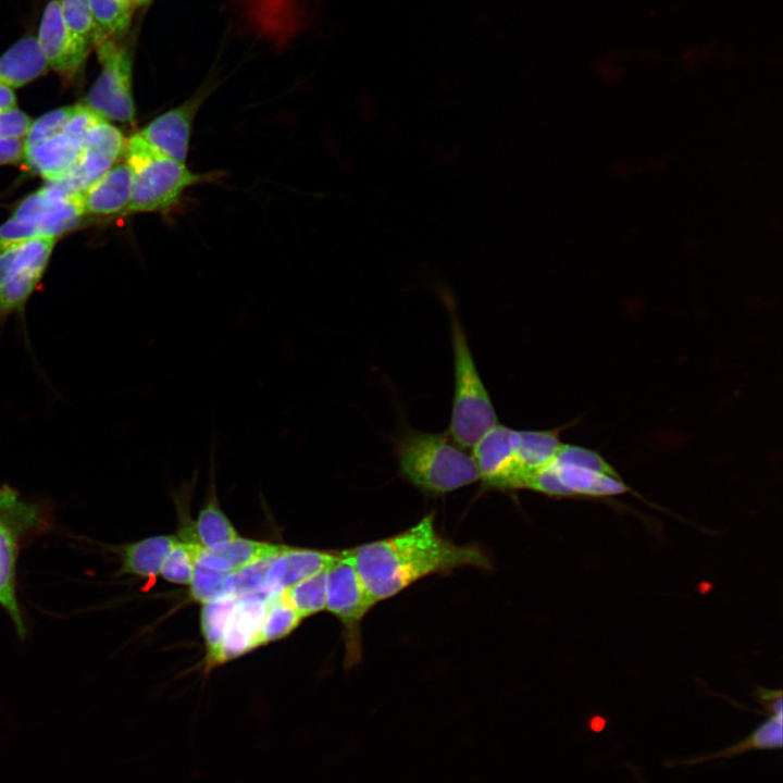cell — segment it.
Instances as JSON below:
<instances>
[{"instance_id":"cell-1","label":"cell","mask_w":783,"mask_h":783,"mask_svg":"<svg viewBox=\"0 0 783 783\" xmlns=\"http://www.w3.org/2000/svg\"><path fill=\"white\" fill-rule=\"evenodd\" d=\"M346 552L376 604L430 575L448 574L464 567L493 569L490 558L478 545H458L439 534L433 513L402 532Z\"/></svg>"},{"instance_id":"cell-2","label":"cell","mask_w":783,"mask_h":783,"mask_svg":"<svg viewBox=\"0 0 783 783\" xmlns=\"http://www.w3.org/2000/svg\"><path fill=\"white\" fill-rule=\"evenodd\" d=\"M562 428L515 430L497 423L471 449L484 488L523 489L525 481L547 463L562 444Z\"/></svg>"},{"instance_id":"cell-3","label":"cell","mask_w":783,"mask_h":783,"mask_svg":"<svg viewBox=\"0 0 783 783\" xmlns=\"http://www.w3.org/2000/svg\"><path fill=\"white\" fill-rule=\"evenodd\" d=\"M400 475L428 495H445L480 481L472 453L446 433L405 427L393 440Z\"/></svg>"},{"instance_id":"cell-4","label":"cell","mask_w":783,"mask_h":783,"mask_svg":"<svg viewBox=\"0 0 783 783\" xmlns=\"http://www.w3.org/2000/svg\"><path fill=\"white\" fill-rule=\"evenodd\" d=\"M450 316L453 395L447 434L461 447H472L497 423L492 398L480 375L455 304L445 297Z\"/></svg>"},{"instance_id":"cell-5","label":"cell","mask_w":783,"mask_h":783,"mask_svg":"<svg viewBox=\"0 0 783 783\" xmlns=\"http://www.w3.org/2000/svg\"><path fill=\"white\" fill-rule=\"evenodd\" d=\"M123 154L133 171L132 196L125 213L165 211L187 188L212 176L194 173L185 163L163 156L138 133L126 140Z\"/></svg>"},{"instance_id":"cell-6","label":"cell","mask_w":783,"mask_h":783,"mask_svg":"<svg viewBox=\"0 0 783 783\" xmlns=\"http://www.w3.org/2000/svg\"><path fill=\"white\" fill-rule=\"evenodd\" d=\"M548 496H613L627 492L618 472L598 452L561 444L551 459L524 483Z\"/></svg>"},{"instance_id":"cell-7","label":"cell","mask_w":783,"mask_h":783,"mask_svg":"<svg viewBox=\"0 0 783 783\" xmlns=\"http://www.w3.org/2000/svg\"><path fill=\"white\" fill-rule=\"evenodd\" d=\"M375 605L350 557L341 550L339 558L327 570L325 610L335 616L343 626L345 667L348 669L361 660V622Z\"/></svg>"},{"instance_id":"cell-8","label":"cell","mask_w":783,"mask_h":783,"mask_svg":"<svg viewBox=\"0 0 783 783\" xmlns=\"http://www.w3.org/2000/svg\"><path fill=\"white\" fill-rule=\"evenodd\" d=\"M94 47L101 71L84 103L108 121L132 123L135 103L130 52L116 38H100Z\"/></svg>"},{"instance_id":"cell-9","label":"cell","mask_w":783,"mask_h":783,"mask_svg":"<svg viewBox=\"0 0 783 783\" xmlns=\"http://www.w3.org/2000/svg\"><path fill=\"white\" fill-rule=\"evenodd\" d=\"M40 523L37 506L21 500L8 486L0 488V605L10 614L21 637L25 635V626L15 595L18 544Z\"/></svg>"},{"instance_id":"cell-10","label":"cell","mask_w":783,"mask_h":783,"mask_svg":"<svg viewBox=\"0 0 783 783\" xmlns=\"http://www.w3.org/2000/svg\"><path fill=\"white\" fill-rule=\"evenodd\" d=\"M85 215L82 195H67L51 183L23 199L12 217L37 224L47 236L74 228Z\"/></svg>"},{"instance_id":"cell-11","label":"cell","mask_w":783,"mask_h":783,"mask_svg":"<svg viewBox=\"0 0 783 783\" xmlns=\"http://www.w3.org/2000/svg\"><path fill=\"white\" fill-rule=\"evenodd\" d=\"M209 95V87L199 89L182 104L148 123L138 135L165 157L185 163L194 119Z\"/></svg>"},{"instance_id":"cell-12","label":"cell","mask_w":783,"mask_h":783,"mask_svg":"<svg viewBox=\"0 0 783 783\" xmlns=\"http://www.w3.org/2000/svg\"><path fill=\"white\" fill-rule=\"evenodd\" d=\"M37 39L49 67L67 80L78 74L91 49L76 40L66 28L60 0L47 3Z\"/></svg>"},{"instance_id":"cell-13","label":"cell","mask_w":783,"mask_h":783,"mask_svg":"<svg viewBox=\"0 0 783 783\" xmlns=\"http://www.w3.org/2000/svg\"><path fill=\"white\" fill-rule=\"evenodd\" d=\"M270 594H247L237 597L222 638L219 664L258 647V637Z\"/></svg>"},{"instance_id":"cell-14","label":"cell","mask_w":783,"mask_h":783,"mask_svg":"<svg viewBox=\"0 0 783 783\" xmlns=\"http://www.w3.org/2000/svg\"><path fill=\"white\" fill-rule=\"evenodd\" d=\"M339 556L340 551L283 546L270 561L266 594H279L311 575L328 570Z\"/></svg>"},{"instance_id":"cell-15","label":"cell","mask_w":783,"mask_h":783,"mask_svg":"<svg viewBox=\"0 0 783 783\" xmlns=\"http://www.w3.org/2000/svg\"><path fill=\"white\" fill-rule=\"evenodd\" d=\"M133 186V171L124 161L113 165L82 194L85 215H112L125 212Z\"/></svg>"},{"instance_id":"cell-16","label":"cell","mask_w":783,"mask_h":783,"mask_svg":"<svg viewBox=\"0 0 783 783\" xmlns=\"http://www.w3.org/2000/svg\"><path fill=\"white\" fill-rule=\"evenodd\" d=\"M80 151V139L60 133L24 149L23 161L49 182L63 176L76 162Z\"/></svg>"},{"instance_id":"cell-17","label":"cell","mask_w":783,"mask_h":783,"mask_svg":"<svg viewBox=\"0 0 783 783\" xmlns=\"http://www.w3.org/2000/svg\"><path fill=\"white\" fill-rule=\"evenodd\" d=\"M49 69L37 37L25 36L0 57V84L11 89L20 88Z\"/></svg>"},{"instance_id":"cell-18","label":"cell","mask_w":783,"mask_h":783,"mask_svg":"<svg viewBox=\"0 0 783 783\" xmlns=\"http://www.w3.org/2000/svg\"><path fill=\"white\" fill-rule=\"evenodd\" d=\"M215 475V451L212 448L206 499L192 525L195 538L202 549L212 548L238 537L236 529L220 506Z\"/></svg>"},{"instance_id":"cell-19","label":"cell","mask_w":783,"mask_h":783,"mask_svg":"<svg viewBox=\"0 0 783 783\" xmlns=\"http://www.w3.org/2000/svg\"><path fill=\"white\" fill-rule=\"evenodd\" d=\"M283 546L239 536L222 545L202 549L198 563L222 572H233L264 558L275 556Z\"/></svg>"},{"instance_id":"cell-20","label":"cell","mask_w":783,"mask_h":783,"mask_svg":"<svg viewBox=\"0 0 783 783\" xmlns=\"http://www.w3.org/2000/svg\"><path fill=\"white\" fill-rule=\"evenodd\" d=\"M176 542V535H158L123 546L121 571L144 579H154L160 574L162 564Z\"/></svg>"},{"instance_id":"cell-21","label":"cell","mask_w":783,"mask_h":783,"mask_svg":"<svg viewBox=\"0 0 783 783\" xmlns=\"http://www.w3.org/2000/svg\"><path fill=\"white\" fill-rule=\"evenodd\" d=\"M57 237H35L0 252V286L14 276L33 269L46 270Z\"/></svg>"},{"instance_id":"cell-22","label":"cell","mask_w":783,"mask_h":783,"mask_svg":"<svg viewBox=\"0 0 783 783\" xmlns=\"http://www.w3.org/2000/svg\"><path fill=\"white\" fill-rule=\"evenodd\" d=\"M237 597L226 595L202 604L200 630L207 648L206 669L219 664V654L228 619L236 605Z\"/></svg>"},{"instance_id":"cell-23","label":"cell","mask_w":783,"mask_h":783,"mask_svg":"<svg viewBox=\"0 0 783 783\" xmlns=\"http://www.w3.org/2000/svg\"><path fill=\"white\" fill-rule=\"evenodd\" d=\"M115 160L97 150L82 148L72 167L60 178L49 181L67 195L83 194L113 165Z\"/></svg>"},{"instance_id":"cell-24","label":"cell","mask_w":783,"mask_h":783,"mask_svg":"<svg viewBox=\"0 0 783 783\" xmlns=\"http://www.w3.org/2000/svg\"><path fill=\"white\" fill-rule=\"evenodd\" d=\"M301 620V616L288 602L283 593L270 594L258 637V646L286 637L297 629Z\"/></svg>"},{"instance_id":"cell-25","label":"cell","mask_w":783,"mask_h":783,"mask_svg":"<svg viewBox=\"0 0 783 783\" xmlns=\"http://www.w3.org/2000/svg\"><path fill=\"white\" fill-rule=\"evenodd\" d=\"M98 26L100 38L120 39L129 28L133 0H86Z\"/></svg>"},{"instance_id":"cell-26","label":"cell","mask_w":783,"mask_h":783,"mask_svg":"<svg viewBox=\"0 0 783 783\" xmlns=\"http://www.w3.org/2000/svg\"><path fill=\"white\" fill-rule=\"evenodd\" d=\"M326 577L324 570L282 592L302 619L325 610Z\"/></svg>"},{"instance_id":"cell-27","label":"cell","mask_w":783,"mask_h":783,"mask_svg":"<svg viewBox=\"0 0 783 783\" xmlns=\"http://www.w3.org/2000/svg\"><path fill=\"white\" fill-rule=\"evenodd\" d=\"M782 747V713L772 714L748 737L739 743L701 760L730 757L751 749H779Z\"/></svg>"},{"instance_id":"cell-28","label":"cell","mask_w":783,"mask_h":783,"mask_svg":"<svg viewBox=\"0 0 783 783\" xmlns=\"http://www.w3.org/2000/svg\"><path fill=\"white\" fill-rule=\"evenodd\" d=\"M64 24L80 44L92 48L100 33L86 0H60Z\"/></svg>"},{"instance_id":"cell-29","label":"cell","mask_w":783,"mask_h":783,"mask_svg":"<svg viewBox=\"0 0 783 783\" xmlns=\"http://www.w3.org/2000/svg\"><path fill=\"white\" fill-rule=\"evenodd\" d=\"M201 550L200 546L177 538L162 564L160 575L170 583L189 585Z\"/></svg>"},{"instance_id":"cell-30","label":"cell","mask_w":783,"mask_h":783,"mask_svg":"<svg viewBox=\"0 0 783 783\" xmlns=\"http://www.w3.org/2000/svg\"><path fill=\"white\" fill-rule=\"evenodd\" d=\"M273 557L261 559L241 569L228 572L226 575L227 594L235 597L247 594H266V572Z\"/></svg>"},{"instance_id":"cell-31","label":"cell","mask_w":783,"mask_h":783,"mask_svg":"<svg viewBox=\"0 0 783 783\" xmlns=\"http://www.w3.org/2000/svg\"><path fill=\"white\" fill-rule=\"evenodd\" d=\"M125 144L119 128L102 119L87 130L83 137L82 148L97 150L116 161L123 156Z\"/></svg>"},{"instance_id":"cell-32","label":"cell","mask_w":783,"mask_h":783,"mask_svg":"<svg viewBox=\"0 0 783 783\" xmlns=\"http://www.w3.org/2000/svg\"><path fill=\"white\" fill-rule=\"evenodd\" d=\"M227 573L196 563L189 583L192 600L202 605L228 595L226 591Z\"/></svg>"},{"instance_id":"cell-33","label":"cell","mask_w":783,"mask_h":783,"mask_svg":"<svg viewBox=\"0 0 783 783\" xmlns=\"http://www.w3.org/2000/svg\"><path fill=\"white\" fill-rule=\"evenodd\" d=\"M74 105L54 109L32 121L25 135L24 148H29L54 135L63 133L64 126L73 114Z\"/></svg>"},{"instance_id":"cell-34","label":"cell","mask_w":783,"mask_h":783,"mask_svg":"<svg viewBox=\"0 0 783 783\" xmlns=\"http://www.w3.org/2000/svg\"><path fill=\"white\" fill-rule=\"evenodd\" d=\"M42 236L47 235L37 224L11 216L0 225V252L21 241Z\"/></svg>"},{"instance_id":"cell-35","label":"cell","mask_w":783,"mask_h":783,"mask_svg":"<svg viewBox=\"0 0 783 783\" xmlns=\"http://www.w3.org/2000/svg\"><path fill=\"white\" fill-rule=\"evenodd\" d=\"M103 117L85 103L74 105V111L64 126L63 133L82 140L87 130Z\"/></svg>"},{"instance_id":"cell-36","label":"cell","mask_w":783,"mask_h":783,"mask_svg":"<svg viewBox=\"0 0 783 783\" xmlns=\"http://www.w3.org/2000/svg\"><path fill=\"white\" fill-rule=\"evenodd\" d=\"M30 123V117L17 108L0 111V137L24 138Z\"/></svg>"},{"instance_id":"cell-37","label":"cell","mask_w":783,"mask_h":783,"mask_svg":"<svg viewBox=\"0 0 783 783\" xmlns=\"http://www.w3.org/2000/svg\"><path fill=\"white\" fill-rule=\"evenodd\" d=\"M24 149L23 138L0 137V165L22 161Z\"/></svg>"},{"instance_id":"cell-38","label":"cell","mask_w":783,"mask_h":783,"mask_svg":"<svg viewBox=\"0 0 783 783\" xmlns=\"http://www.w3.org/2000/svg\"><path fill=\"white\" fill-rule=\"evenodd\" d=\"M16 108V97L14 91L0 84V111Z\"/></svg>"},{"instance_id":"cell-39","label":"cell","mask_w":783,"mask_h":783,"mask_svg":"<svg viewBox=\"0 0 783 783\" xmlns=\"http://www.w3.org/2000/svg\"><path fill=\"white\" fill-rule=\"evenodd\" d=\"M151 0H133L135 7L147 4Z\"/></svg>"}]
</instances>
